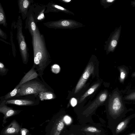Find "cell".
Wrapping results in <instances>:
<instances>
[{
    "label": "cell",
    "instance_id": "18",
    "mask_svg": "<svg viewBox=\"0 0 135 135\" xmlns=\"http://www.w3.org/2000/svg\"><path fill=\"white\" fill-rule=\"evenodd\" d=\"M39 94L40 99L41 101L52 99L55 98L54 94L50 92H42Z\"/></svg>",
    "mask_w": 135,
    "mask_h": 135
},
{
    "label": "cell",
    "instance_id": "12",
    "mask_svg": "<svg viewBox=\"0 0 135 135\" xmlns=\"http://www.w3.org/2000/svg\"><path fill=\"white\" fill-rule=\"evenodd\" d=\"M20 125L15 120L12 121L3 132L4 135H12L17 134L20 130Z\"/></svg>",
    "mask_w": 135,
    "mask_h": 135
},
{
    "label": "cell",
    "instance_id": "29",
    "mask_svg": "<svg viewBox=\"0 0 135 135\" xmlns=\"http://www.w3.org/2000/svg\"><path fill=\"white\" fill-rule=\"evenodd\" d=\"M0 36L1 37L5 39H7V36L6 33L1 28H0Z\"/></svg>",
    "mask_w": 135,
    "mask_h": 135
},
{
    "label": "cell",
    "instance_id": "21",
    "mask_svg": "<svg viewBox=\"0 0 135 135\" xmlns=\"http://www.w3.org/2000/svg\"><path fill=\"white\" fill-rule=\"evenodd\" d=\"M119 70L120 72V81L121 83H123L126 77L127 72L126 70L123 67L119 68Z\"/></svg>",
    "mask_w": 135,
    "mask_h": 135
},
{
    "label": "cell",
    "instance_id": "35",
    "mask_svg": "<svg viewBox=\"0 0 135 135\" xmlns=\"http://www.w3.org/2000/svg\"><path fill=\"white\" fill-rule=\"evenodd\" d=\"M129 135H135V133H132L131 134H130Z\"/></svg>",
    "mask_w": 135,
    "mask_h": 135
},
{
    "label": "cell",
    "instance_id": "16",
    "mask_svg": "<svg viewBox=\"0 0 135 135\" xmlns=\"http://www.w3.org/2000/svg\"><path fill=\"white\" fill-rule=\"evenodd\" d=\"M64 126L63 119L59 120L53 127L51 135H60Z\"/></svg>",
    "mask_w": 135,
    "mask_h": 135
},
{
    "label": "cell",
    "instance_id": "22",
    "mask_svg": "<svg viewBox=\"0 0 135 135\" xmlns=\"http://www.w3.org/2000/svg\"><path fill=\"white\" fill-rule=\"evenodd\" d=\"M84 130L85 131L93 133H99L101 132L100 130L96 128L91 126L86 127L84 129Z\"/></svg>",
    "mask_w": 135,
    "mask_h": 135
},
{
    "label": "cell",
    "instance_id": "10",
    "mask_svg": "<svg viewBox=\"0 0 135 135\" xmlns=\"http://www.w3.org/2000/svg\"><path fill=\"white\" fill-rule=\"evenodd\" d=\"M33 0H18L17 3L19 9V13L21 14L22 19L26 18L29 9L31 5L33 3Z\"/></svg>",
    "mask_w": 135,
    "mask_h": 135
},
{
    "label": "cell",
    "instance_id": "24",
    "mask_svg": "<svg viewBox=\"0 0 135 135\" xmlns=\"http://www.w3.org/2000/svg\"><path fill=\"white\" fill-rule=\"evenodd\" d=\"M126 123L125 121H123L120 123L117 127L116 128L117 132H119L122 130L124 127Z\"/></svg>",
    "mask_w": 135,
    "mask_h": 135
},
{
    "label": "cell",
    "instance_id": "3",
    "mask_svg": "<svg viewBox=\"0 0 135 135\" xmlns=\"http://www.w3.org/2000/svg\"><path fill=\"white\" fill-rule=\"evenodd\" d=\"M34 81L27 82L21 85L16 96H22L30 94L37 95L41 92H45L47 90L44 85L38 82Z\"/></svg>",
    "mask_w": 135,
    "mask_h": 135
},
{
    "label": "cell",
    "instance_id": "2",
    "mask_svg": "<svg viewBox=\"0 0 135 135\" xmlns=\"http://www.w3.org/2000/svg\"><path fill=\"white\" fill-rule=\"evenodd\" d=\"M16 25L17 28V39L20 51L23 62L25 64L28 61L29 56L28 49L22 32V23L20 16H18Z\"/></svg>",
    "mask_w": 135,
    "mask_h": 135
},
{
    "label": "cell",
    "instance_id": "31",
    "mask_svg": "<svg viewBox=\"0 0 135 135\" xmlns=\"http://www.w3.org/2000/svg\"><path fill=\"white\" fill-rule=\"evenodd\" d=\"M28 130L26 128H22L21 130V135H26Z\"/></svg>",
    "mask_w": 135,
    "mask_h": 135
},
{
    "label": "cell",
    "instance_id": "7",
    "mask_svg": "<svg viewBox=\"0 0 135 135\" xmlns=\"http://www.w3.org/2000/svg\"><path fill=\"white\" fill-rule=\"evenodd\" d=\"M108 95L107 92L104 91L100 94L96 100L83 112V114L88 116L99 106L102 104L105 100Z\"/></svg>",
    "mask_w": 135,
    "mask_h": 135
},
{
    "label": "cell",
    "instance_id": "13",
    "mask_svg": "<svg viewBox=\"0 0 135 135\" xmlns=\"http://www.w3.org/2000/svg\"><path fill=\"white\" fill-rule=\"evenodd\" d=\"M45 14L50 12H59L66 13H70V12L63 7L56 4L53 2L49 3L46 5Z\"/></svg>",
    "mask_w": 135,
    "mask_h": 135
},
{
    "label": "cell",
    "instance_id": "8",
    "mask_svg": "<svg viewBox=\"0 0 135 135\" xmlns=\"http://www.w3.org/2000/svg\"><path fill=\"white\" fill-rule=\"evenodd\" d=\"M6 100H3L0 105V112L4 115L3 121V124L6 123V119L10 117L15 115L19 113L21 110H15L5 105Z\"/></svg>",
    "mask_w": 135,
    "mask_h": 135
},
{
    "label": "cell",
    "instance_id": "33",
    "mask_svg": "<svg viewBox=\"0 0 135 135\" xmlns=\"http://www.w3.org/2000/svg\"><path fill=\"white\" fill-rule=\"evenodd\" d=\"M131 4L135 7V0L133 1H131Z\"/></svg>",
    "mask_w": 135,
    "mask_h": 135
},
{
    "label": "cell",
    "instance_id": "27",
    "mask_svg": "<svg viewBox=\"0 0 135 135\" xmlns=\"http://www.w3.org/2000/svg\"><path fill=\"white\" fill-rule=\"evenodd\" d=\"M6 71V69L3 64L0 62V72L1 73H4Z\"/></svg>",
    "mask_w": 135,
    "mask_h": 135
},
{
    "label": "cell",
    "instance_id": "1",
    "mask_svg": "<svg viewBox=\"0 0 135 135\" xmlns=\"http://www.w3.org/2000/svg\"><path fill=\"white\" fill-rule=\"evenodd\" d=\"M31 37L34 66L38 70L45 69L50 62V56L47 50L44 36L37 25L35 30H28Z\"/></svg>",
    "mask_w": 135,
    "mask_h": 135
},
{
    "label": "cell",
    "instance_id": "26",
    "mask_svg": "<svg viewBox=\"0 0 135 135\" xmlns=\"http://www.w3.org/2000/svg\"><path fill=\"white\" fill-rule=\"evenodd\" d=\"M63 120L65 123L67 124H70L71 121V118L68 115L65 116L63 118Z\"/></svg>",
    "mask_w": 135,
    "mask_h": 135
},
{
    "label": "cell",
    "instance_id": "6",
    "mask_svg": "<svg viewBox=\"0 0 135 135\" xmlns=\"http://www.w3.org/2000/svg\"><path fill=\"white\" fill-rule=\"evenodd\" d=\"M94 69V65L93 63L91 62L87 66L78 82L75 89V94L78 93L82 88L91 74L93 73Z\"/></svg>",
    "mask_w": 135,
    "mask_h": 135
},
{
    "label": "cell",
    "instance_id": "25",
    "mask_svg": "<svg viewBox=\"0 0 135 135\" xmlns=\"http://www.w3.org/2000/svg\"><path fill=\"white\" fill-rule=\"evenodd\" d=\"M125 99L128 100H135V92L131 93L125 97Z\"/></svg>",
    "mask_w": 135,
    "mask_h": 135
},
{
    "label": "cell",
    "instance_id": "20",
    "mask_svg": "<svg viewBox=\"0 0 135 135\" xmlns=\"http://www.w3.org/2000/svg\"><path fill=\"white\" fill-rule=\"evenodd\" d=\"M20 86L17 85L12 91L8 93L5 97V99H7L15 96L17 95Z\"/></svg>",
    "mask_w": 135,
    "mask_h": 135
},
{
    "label": "cell",
    "instance_id": "34",
    "mask_svg": "<svg viewBox=\"0 0 135 135\" xmlns=\"http://www.w3.org/2000/svg\"><path fill=\"white\" fill-rule=\"evenodd\" d=\"M132 76L133 77H135V72L133 73L132 74Z\"/></svg>",
    "mask_w": 135,
    "mask_h": 135
},
{
    "label": "cell",
    "instance_id": "15",
    "mask_svg": "<svg viewBox=\"0 0 135 135\" xmlns=\"http://www.w3.org/2000/svg\"><path fill=\"white\" fill-rule=\"evenodd\" d=\"M34 102L30 100L25 99H13L6 101V104H11L19 105H32Z\"/></svg>",
    "mask_w": 135,
    "mask_h": 135
},
{
    "label": "cell",
    "instance_id": "17",
    "mask_svg": "<svg viewBox=\"0 0 135 135\" xmlns=\"http://www.w3.org/2000/svg\"><path fill=\"white\" fill-rule=\"evenodd\" d=\"M100 84L98 83L94 84L90 87L80 98L79 103L82 102L87 97L92 94L99 86Z\"/></svg>",
    "mask_w": 135,
    "mask_h": 135
},
{
    "label": "cell",
    "instance_id": "14",
    "mask_svg": "<svg viewBox=\"0 0 135 135\" xmlns=\"http://www.w3.org/2000/svg\"><path fill=\"white\" fill-rule=\"evenodd\" d=\"M35 67L34 66H33L23 77L18 84L20 87L21 85L25 83L37 78L38 76V74L35 70Z\"/></svg>",
    "mask_w": 135,
    "mask_h": 135
},
{
    "label": "cell",
    "instance_id": "19",
    "mask_svg": "<svg viewBox=\"0 0 135 135\" xmlns=\"http://www.w3.org/2000/svg\"><path fill=\"white\" fill-rule=\"evenodd\" d=\"M0 25L6 27L7 25L6 17L3 7L0 3Z\"/></svg>",
    "mask_w": 135,
    "mask_h": 135
},
{
    "label": "cell",
    "instance_id": "32",
    "mask_svg": "<svg viewBox=\"0 0 135 135\" xmlns=\"http://www.w3.org/2000/svg\"><path fill=\"white\" fill-rule=\"evenodd\" d=\"M61 1L65 3H69L71 2V0H62Z\"/></svg>",
    "mask_w": 135,
    "mask_h": 135
},
{
    "label": "cell",
    "instance_id": "11",
    "mask_svg": "<svg viewBox=\"0 0 135 135\" xmlns=\"http://www.w3.org/2000/svg\"><path fill=\"white\" fill-rule=\"evenodd\" d=\"M121 27L116 30L112 35L108 44L107 50L109 52H113L118 44L120 37Z\"/></svg>",
    "mask_w": 135,
    "mask_h": 135
},
{
    "label": "cell",
    "instance_id": "30",
    "mask_svg": "<svg viewBox=\"0 0 135 135\" xmlns=\"http://www.w3.org/2000/svg\"><path fill=\"white\" fill-rule=\"evenodd\" d=\"M115 1V0H103L102 1L103 3H104L108 4H111L113 3Z\"/></svg>",
    "mask_w": 135,
    "mask_h": 135
},
{
    "label": "cell",
    "instance_id": "4",
    "mask_svg": "<svg viewBox=\"0 0 135 135\" xmlns=\"http://www.w3.org/2000/svg\"><path fill=\"white\" fill-rule=\"evenodd\" d=\"M44 26L50 28L70 29L81 26L83 25L75 21L70 20H60L48 21L43 23Z\"/></svg>",
    "mask_w": 135,
    "mask_h": 135
},
{
    "label": "cell",
    "instance_id": "9",
    "mask_svg": "<svg viewBox=\"0 0 135 135\" xmlns=\"http://www.w3.org/2000/svg\"><path fill=\"white\" fill-rule=\"evenodd\" d=\"M32 7L35 22L37 23L44 20L45 18L44 14L46 9V5L33 3Z\"/></svg>",
    "mask_w": 135,
    "mask_h": 135
},
{
    "label": "cell",
    "instance_id": "23",
    "mask_svg": "<svg viewBox=\"0 0 135 135\" xmlns=\"http://www.w3.org/2000/svg\"><path fill=\"white\" fill-rule=\"evenodd\" d=\"M52 72L55 74L59 73L60 70V66L58 65L55 64L52 67Z\"/></svg>",
    "mask_w": 135,
    "mask_h": 135
},
{
    "label": "cell",
    "instance_id": "28",
    "mask_svg": "<svg viewBox=\"0 0 135 135\" xmlns=\"http://www.w3.org/2000/svg\"><path fill=\"white\" fill-rule=\"evenodd\" d=\"M77 103V101L76 99L75 98H72L70 100V104L73 107L75 106Z\"/></svg>",
    "mask_w": 135,
    "mask_h": 135
},
{
    "label": "cell",
    "instance_id": "5",
    "mask_svg": "<svg viewBox=\"0 0 135 135\" xmlns=\"http://www.w3.org/2000/svg\"><path fill=\"white\" fill-rule=\"evenodd\" d=\"M123 107V105L120 96L117 92L114 93L109 101V112L112 114H116L122 110Z\"/></svg>",
    "mask_w": 135,
    "mask_h": 135
}]
</instances>
